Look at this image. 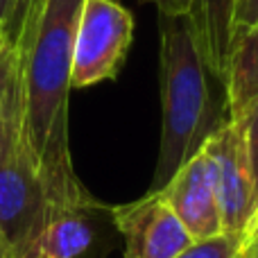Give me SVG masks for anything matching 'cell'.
<instances>
[{
  "label": "cell",
  "instance_id": "1",
  "mask_svg": "<svg viewBox=\"0 0 258 258\" xmlns=\"http://www.w3.org/2000/svg\"><path fill=\"white\" fill-rule=\"evenodd\" d=\"M82 7L84 0H43L30 39L18 50L25 134L39 165L48 211L98 206L73 170L68 141L73 45Z\"/></svg>",
  "mask_w": 258,
  "mask_h": 258
},
{
  "label": "cell",
  "instance_id": "2",
  "mask_svg": "<svg viewBox=\"0 0 258 258\" xmlns=\"http://www.w3.org/2000/svg\"><path fill=\"white\" fill-rule=\"evenodd\" d=\"M161 145L150 190L159 192L190 156L231 120L224 93L202 59L190 16H159Z\"/></svg>",
  "mask_w": 258,
  "mask_h": 258
},
{
  "label": "cell",
  "instance_id": "3",
  "mask_svg": "<svg viewBox=\"0 0 258 258\" xmlns=\"http://www.w3.org/2000/svg\"><path fill=\"white\" fill-rule=\"evenodd\" d=\"M45 215L48 200L25 134L21 54L0 39V258L27 254Z\"/></svg>",
  "mask_w": 258,
  "mask_h": 258
},
{
  "label": "cell",
  "instance_id": "4",
  "mask_svg": "<svg viewBox=\"0 0 258 258\" xmlns=\"http://www.w3.org/2000/svg\"><path fill=\"white\" fill-rule=\"evenodd\" d=\"M134 18L116 0H84L75 32L71 89L113 80L132 45Z\"/></svg>",
  "mask_w": 258,
  "mask_h": 258
},
{
  "label": "cell",
  "instance_id": "5",
  "mask_svg": "<svg viewBox=\"0 0 258 258\" xmlns=\"http://www.w3.org/2000/svg\"><path fill=\"white\" fill-rule=\"evenodd\" d=\"M202 150L209 156L211 172H213L222 231L245 233L258 211V204L242 122L238 118L229 120L204 143Z\"/></svg>",
  "mask_w": 258,
  "mask_h": 258
},
{
  "label": "cell",
  "instance_id": "6",
  "mask_svg": "<svg viewBox=\"0 0 258 258\" xmlns=\"http://www.w3.org/2000/svg\"><path fill=\"white\" fill-rule=\"evenodd\" d=\"M111 220L125 238V258H174L192 242L177 215L156 192L111 206Z\"/></svg>",
  "mask_w": 258,
  "mask_h": 258
},
{
  "label": "cell",
  "instance_id": "7",
  "mask_svg": "<svg viewBox=\"0 0 258 258\" xmlns=\"http://www.w3.org/2000/svg\"><path fill=\"white\" fill-rule=\"evenodd\" d=\"M156 195L170 206L192 240H204L222 233L213 172L204 150L190 156Z\"/></svg>",
  "mask_w": 258,
  "mask_h": 258
},
{
  "label": "cell",
  "instance_id": "8",
  "mask_svg": "<svg viewBox=\"0 0 258 258\" xmlns=\"http://www.w3.org/2000/svg\"><path fill=\"white\" fill-rule=\"evenodd\" d=\"M236 9L238 0H195L190 14H188L202 59L211 71V75L222 86L227 84L229 59H231L233 48Z\"/></svg>",
  "mask_w": 258,
  "mask_h": 258
},
{
  "label": "cell",
  "instance_id": "9",
  "mask_svg": "<svg viewBox=\"0 0 258 258\" xmlns=\"http://www.w3.org/2000/svg\"><path fill=\"white\" fill-rule=\"evenodd\" d=\"M93 245V229L86 209L61 206L50 209L30 251L41 258H82Z\"/></svg>",
  "mask_w": 258,
  "mask_h": 258
},
{
  "label": "cell",
  "instance_id": "10",
  "mask_svg": "<svg viewBox=\"0 0 258 258\" xmlns=\"http://www.w3.org/2000/svg\"><path fill=\"white\" fill-rule=\"evenodd\" d=\"M224 89H227L229 116L236 120L258 95V21L233 39Z\"/></svg>",
  "mask_w": 258,
  "mask_h": 258
},
{
  "label": "cell",
  "instance_id": "11",
  "mask_svg": "<svg viewBox=\"0 0 258 258\" xmlns=\"http://www.w3.org/2000/svg\"><path fill=\"white\" fill-rule=\"evenodd\" d=\"M41 7H43V0H14V12L12 18H9L7 30H5L3 41H7L9 45L21 50L30 39L32 30H34Z\"/></svg>",
  "mask_w": 258,
  "mask_h": 258
},
{
  "label": "cell",
  "instance_id": "12",
  "mask_svg": "<svg viewBox=\"0 0 258 258\" xmlns=\"http://www.w3.org/2000/svg\"><path fill=\"white\" fill-rule=\"evenodd\" d=\"M245 233H218L213 238L192 240L186 249H181L174 258H238Z\"/></svg>",
  "mask_w": 258,
  "mask_h": 258
},
{
  "label": "cell",
  "instance_id": "13",
  "mask_svg": "<svg viewBox=\"0 0 258 258\" xmlns=\"http://www.w3.org/2000/svg\"><path fill=\"white\" fill-rule=\"evenodd\" d=\"M245 129V143H247V154H249L251 165V177H254V195L258 204V95L245 107V111L238 116Z\"/></svg>",
  "mask_w": 258,
  "mask_h": 258
},
{
  "label": "cell",
  "instance_id": "14",
  "mask_svg": "<svg viewBox=\"0 0 258 258\" xmlns=\"http://www.w3.org/2000/svg\"><path fill=\"white\" fill-rule=\"evenodd\" d=\"M256 21H258V0H240V5L236 9V23H233V39L238 34H242L245 30H249Z\"/></svg>",
  "mask_w": 258,
  "mask_h": 258
},
{
  "label": "cell",
  "instance_id": "15",
  "mask_svg": "<svg viewBox=\"0 0 258 258\" xmlns=\"http://www.w3.org/2000/svg\"><path fill=\"white\" fill-rule=\"evenodd\" d=\"M238 258H258V211L251 218L249 227L245 229V236H242V247Z\"/></svg>",
  "mask_w": 258,
  "mask_h": 258
},
{
  "label": "cell",
  "instance_id": "16",
  "mask_svg": "<svg viewBox=\"0 0 258 258\" xmlns=\"http://www.w3.org/2000/svg\"><path fill=\"white\" fill-rule=\"evenodd\" d=\"M161 16H188L195 0H154Z\"/></svg>",
  "mask_w": 258,
  "mask_h": 258
},
{
  "label": "cell",
  "instance_id": "17",
  "mask_svg": "<svg viewBox=\"0 0 258 258\" xmlns=\"http://www.w3.org/2000/svg\"><path fill=\"white\" fill-rule=\"evenodd\" d=\"M14 12V0H0V39L5 36V30L9 25V18Z\"/></svg>",
  "mask_w": 258,
  "mask_h": 258
},
{
  "label": "cell",
  "instance_id": "18",
  "mask_svg": "<svg viewBox=\"0 0 258 258\" xmlns=\"http://www.w3.org/2000/svg\"><path fill=\"white\" fill-rule=\"evenodd\" d=\"M14 258H41L36 251H27V254H23V256H14Z\"/></svg>",
  "mask_w": 258,
  "mask_h": 258
},
{
  "label": "cell",
  "instance_id": "19",
  "mask_svg": "<svg viewBox=\"0 0 258 258\" xmlns=\"http://www.w3.org/2000/svg\"><path fill=\"white\" fill-rule=\"evenodd\" d=\"M141 3H154V0H141Z\"/></svg>",
  "mask_w": 258,
  "mask_h": 258
},
{
  "label": "cell",
  "instance_id": "20",
  "mask_svg": "<svg viewBox=\"0 0 258 258\" xmlns=\"http://www.w3.org/2000/svg\"><path fill=\"white\" fill-rule=\"evenodd\" d=\"M238 5H240V0H238Z\"/></svg>",
  "mask_w": 258,
  "mask_h": 258
}]
</instances>
